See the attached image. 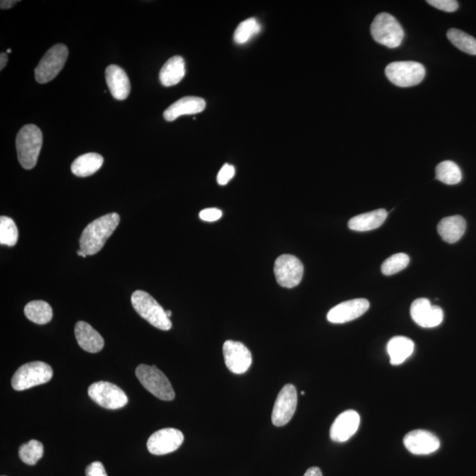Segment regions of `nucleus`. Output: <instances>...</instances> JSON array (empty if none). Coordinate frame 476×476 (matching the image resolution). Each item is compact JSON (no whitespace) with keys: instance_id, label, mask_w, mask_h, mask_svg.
I'll return each instance as SVG.
<instances>
[{"instance_id":"f257e3e1","label":"nucleus","mask_w":476,"mask_h":476,"mask_svg":"<svg viewBox=\"0 0 476 476\" xmlns=\"http://www.w3.org/2000/svg\"><path fill=\"white\" fill-rule=\"evenodd\" d=\"M120 217L118 214L111 213L89 223L79 239V247L87 255H95L102 249L106 241L111 237L117 229Z\"/></svg>"},{"instance_id":"f03ea898","label":"nucleus","mask_w":476,"mask_h":476,"mask_svg":"<svg viewBox=\"0 0 476 476\" xmlns=\"http://www.w3.org/2000/svg\"><path fill=\"white\" fill-rule=\"evenodd\" d=\"M42 145V134L35 125H26L16 137V150L19 164L26 170H31L38 164Z\"/></svg>"},{"instance_id":"7ed1b4c3","label":"nucleus","mask_w":476,"mask_h":476,"mask_svg":"<svg viewBox=\"0 0 476 476\" xmlns=\"http://www.w3.org/2000/svg\"><path fill=\"white\" fill-rule=\"evenodd\" d=\"M132 304L141 317L157 328L168 331L172 323L166 315V310L157 303V301L145 291L137 290L132 294Z\"/></svg>"},{"instance_id":"20e7f679","label":"nucleus","mask_w":476,"mask_h":476,"mask_svg":"<svg viewBox=\"0 0 476 476\" xmlns=\"http://www.w3.org/2000/svg\"><path fill=\"white\" fill-rule=\"evenodd\" d=\"M373 39L388 48H397L402 45L404 31L399 22L388 13L376 15L370 26Z\"/></svg>"},{"instance_id":"39448f33","label":"nucleus","mask_w":476,"mask_h":476,"mask_svg":"<svg viewBox=\"0 0 476 476\" xmlns=\"http://www.w3.org/2000/svg\"><path fill=\"white\" fill-rule=\"evenodd\" d=\"M136 376L145 390L161 401L175 399V392L166 376L157 366L141 365L137 367Z\"/></svg>"},{"instance_id":"423d86ee","label":"nucleus","mask_w":476,"mask_h":476,"mask_svg":"<svg viewBox=\"0 0 476 476\" xmlns=\"http://www.w3.org/2000/svg\"><path fill=\"white\" fill-rule=\"evenodd\" d=\"M51 367L44 362H31L19 367L12 379L13 388L16 391L44 385L52 379Z\"/></svg>"},{"instance_id":"0eeeda50","label":"nucleus","mask_w":476,"mask_h":476,"mask_svg":"<svg viewBox=\"0 0 476 476\" xmlns=\"http://www.w3.org/2000/svg\"><path fill=\"white\" fill-rule=\"evenodd\" d=\"M425 74V66L415 61L392 62L386 68V77L399 88L414 87L421 84Z\"/></svg>"},{"instance_id":"6e6552de","label":"nucleus","mask_w":476,"mask_h":476,"mask_svg":"<svg viewBox=\"0 0 476 476\" xmlns=\"http://www.w3.org/2000/svg\"><path fill=\"white\" fill-rule=\"evenodd\" d=\"M68 58V49L59 44L49 49L35 69V81L40 84H48L57 77Z\"/></svg>"},{"instance_id":"1a4fd4ad","label":"nucleus","mask_w":476,"mask_h":476,"mask_svg":"<svg viewBox=\"0 0 476 476\" xmlns=\"http://www.w3.org/2000/svg\"><path fill=\"white\" fill-rule=\"evenodd\" d=\"M88 393L92 401L106 409L122 408L128 403L127 396L123 390L110 382L92 383Z\"/></svg>"},{"instance_id":"9d476101","label":"nucleus","mask_w":476,"mask_h":476,"mask_svg":"<svg viewBox=\"0 0 476 476\" xmlns=\"http://www.w3.org/2000/svg\"><path fill=\"white\" fill-rule=\"evenodd\" d=\"M273 270L280 286L292 289L302 282L304 269L303 263L296 256L283 254L278 257Z\"/></svg>"},{"instance_id":"9b49d317","label":"nucleus","mask_w":476,"mask_h":476,"mask_svg":"<svg viewBox=\"0 0 476 476\" xmlns=\"http://www.w3.org/2000/svg\"><path fill=\"white\" fill-rule=\"evenodd\" d=\"M297 406V392L295 386L287 383L280 390L274 403L272 422L277 427H282L289 422L295 414Z\"/></svg>"},{"instance_id":"f8f14e48","label":"nucleus","mask_w":476,"mask_h":476,"mask_svg":"<svg viewBox=\"0 0 476 476\" xmlns=\"http://www.w3.org/2000/svg\"><path fill=\"white\" fill-rule=\"evenodd\" d=\"M184 434L180 429H161L148 438L147 447L150 454L165 455L177 451L184 442Z\"/></svg>"},{"instance_id":"ddd939ff","label":"nucleus","mask_w":476,"mask_h":476,"mask_svg":"<svg viewBox=\"0 0 476 476\" xmlns=\"http://www.w3.org/2000/svg\"><path fill=\"white\" fill-rule=\"evenodd\" d=\"M223 356L227 368L234 374H244L253 363V356L242 342L227 340L223 344Z\"/></svg>"},{"instance_id":"4468645a","label":"nucleus","mask_w":476,"mask_h":476,"mask_svg":"<svg viewBox=\"0 0 476 476\" xmlns=\"http://www.w3.org/2000/svg\"><path fill=\"white\" fill-rule=\"evenodd\" d=\"M410 314L413 320L423 328L438 326L444 319V312L441 307L432 306L431 301L426 299L415 300L411 304Z\"/></svg>"},{"instance_id":"2eb2a0df","label":"nucleus","mask_w":476,"mask_h":476,"mask_svg":"<svg viewBox=\"0 0 476 476\" xmlns=\"http://www.w3.org/2000/svg\"><path fill=\"white\" fill-rule=\"evenodd\" d=\"M405 447L415 455H428L438 451L441 441L438 436L425 429H415L403 439Z\"/></svg>"},{"instance_id":"dca6fc26","label":"nucleus","mask_w":476,"mask_h":476,"mask_svg":"<svg viewBox=\"0 0 476 476\" xmlns=\"http://www.w3.org/2000/svg\"><path fill=\"white\" fill-rule=\"evenodd\" d=\"M370 308L368 300L353 299L340 303L327 313V320L333 324H344L358 319Z\"/></svg>"},{"instance_id":"f3484780","label":"nucleus","mask_w":476,"mask_h":476,"mask_svg":"<svg viewBox=\"0 0 476 476\" xmlns=\"http://www.w3.org/2000/svg\"><path fill=\"white\" fill-rule=\"evenodd\" d=\"M359 425L358 413L355 410H347L333 422L330 429V438L333 442H347L358 431Z\"/></svg>"},{"instance_id":"a211bd4d","label":"nucleus","mask_w":476,"mask_h":476,"mask_svg":"<svg viewBox=\"0 0 476 476\" xmlns=\"http://www.w3.org/2000/svg\"><path fill=\"white\" fill-rule=\"evenodd\" d=\"M105 79L112 97L119 101H124L128 97L131 82L124 69L116 65H109L105 70Z\"/></svg>"},{"instance_id":"6ab92c4d","label":"nucleus","mask_w":476,"mask_h":476,"mask_svg":"<svg viewBox=\"0 0 476 476\" xmlns=\"http://www.w3.org/2000/svg\"><path fill=\"white\" fill-rule=\"evenodd\" d=\"M206 108L204 99L196 97H187L175 102L170 107L165 110L164 117L165 120L172 122L184 115H194L200 113Z\"/></svg>"},{"instance_id":"aec40b11","label":"nucleus","mask_w":476,"mask_h":476,"mask_svg":"<svg viewBox=\"0 0 476 476\" xmlns=\"http://www.w3.org/2000/svg\"><path fill=\"white\" fill-rule=\"evenodd\" d=\"M75 336L79 346L88 353L100 352L104 347V340L89 324L79 322L75 326Z\"/></svg>"},{"instance_id":"412c9836","label":"nucleus","mask_w":476,"mask_h":476,"mask_svg":"<svg viewBox=\"0 0 476 476\" xmlns=\"http://www.w3.org/2000/svg\"><path fill=\"white\" fill-rule=\"evenodd\" d=\"M467 223L461 216H452L444 218L438 225V232L442 239L448 244H454L465 234Z\"/></svg>"},{"instance_id":"4be33fe9","label":"nucleus","mask_w":476,"mask_h":476,"mask_svg":"<svg viewBox=\"0 0 476 476\" xmlns=\"http://www.w3.org/2000/svg\"><path fill=\"white\" fill-rule=\"evenodd\" d=\"M388 218V212L383 208L358 214L349 221V228L355 231H369L378 229Z\"/></svg>"},{"instance_id":"5701e85b","label":"nucleus","mask_w":476,"mask_h":476,"mask_svg":"<svg viewBox=\"0 0 476 476\" xmlns=\"http://www.w3.org/2000/svg\"><path fill=\"white\" fill-rule=\"evenodd\" d=\"M185 75V63L184 58L180 56H175L165 63L159 74L161 84L164 87H172V86L180 84Z\"/></svg>"},{"instance_id":"b1692460","label":"nucleus","mask_w":476,"mask_h":476,"mask_svg":"<svg viewBox=\"0 0 476 476\" xmlns=\"http://www.w3.org/2000/svg\"><path fill=\"white\" fill-rule=\"evenodd\" d=\"M415 349V343L404 336L393 337L388 344V352L392 365H399L404 363Z\"/></svg>"},{"instance_id":"393cba45","label":"nucleus","mask_w":476,"mask_h":476,"mask_svg":"<svg viewBox=\"0 0 476 476\" xmlns=\"http://www.w3.org/2000/svg\"><path fill=\"white\" fill-rule=\"evenodd\" d=\"M104 164V157L101 154L88 153L76 158L72 164L71 170L75 176L86 177L97 172Z\"/></svg>"},{"instance_id":"a878e982","label":"nucleus","mask_w":476,"mask_h":476,"mask_svg":"<svg viewBox=\"0 0 476 476\" xmlns=\"http://www.w3.org/2000/svg\"><path fill=\"white\" fill-rule=\"evenodd\" d=\"M24 313L31 322L38 325H45L52 319L53 312L51 306L45 301H32L26 304Z\"/></svg>"},{"instance_id":"bb28decb","label":"nucleus","mask_w":476,"mask_h":476,"mask_svg":"<svg viewBox=\"0 0 476 476\" xmlns=\"http://www.w3.org/2000/svg\"><path fill=\"white\" fill-rule=\"evenodd\" d=\"M436 178L445 184H457L462 180L461 168L452 161H444L436 167Z\"/></svg>"},{"instance_id":"cd10ccee","label":"nucleus","mask_w":476,"mask_h":476,"mask_svg":"<svg viewBox=\"0 0 476 476\" xmlns=\"http://www.w3.org/2000/svg\"><path fill=\"white\" fill-rule=\"evenodd\" d=\"M447 38L461 51L476 56V39L470 35L459 29H451L447 32Z\"/></svg>"},{"instance_id":"c85d7f7f","label":"nucleus","mask_w":476,"mask_h":476,"mask_svg":"<svg viewBox=\"0 0 476 476\" xmlns=\"http://www.w3.org/2000/svg\"><path fill=\"white\" fill-rule=\"evenodd\" d=\"M44 455V445L38 441H31L21 445L19 456L26 465L34 466Z\"/></svg>"},{"instance_id":"c756f323","label":"nucleus","mask_w":476,"mask_h":476,"mask_svg":"<svg viewBox=\"0 0 476 476\" xmlns=\"http://www.w3.org/2000/svg\"><path fill=\"white\" fill-rule=\"evenodd\" d=\"M261 26L255 18H249L241 22L234 33V41L237 45L246 44L253 36L259 34Z\"/></svg>"},{"instance_id":"7c9ffc66","label":"nucleus","mask_w":476,"mask_h":476,"mask_svg":"<svg viewBox=\"0 0 476 476\" xmlns=\"http://www.w3.org/2000/svg\"><path fill=\"white\" fill-rule=\"evenodd\" d=\"M19 232L15 221L11 218H0V244L2 246H15L18 242Z\"/></svg>"},{"instance_id":"2f4dec72","label":"nucleus","mask_w":476,"mask_h":476,"mask_svg":"<svg viewBox=\"0 0 476 476\" xmlns=\"http://www.w3.org/2000/svg\"><path fill=\"white\" fill-rule=\"evenodd\" d=\"M409 257L405 253H397L389 257L382 264L381 271L385 276H392L404 270L409 264Z\"/></svg>"},{"instance_id":"473e14b6","label":"nucleus","mask_w":476,"mask_h":476,"mask_svg":"<svg viewBox=\"0 0 476 476\" xmlns=\"http://www.w3.org/2000/svg\"><path fill=\"white\" fill-rule=\"evenodd\" d=\"M427 3L436 9L447 13H454L459 8V3L455 0H428Z\"/></svg>"},{"instance_id":"72a5a7b5","label":"nucleus","mask_w":476,"mask_h":476,"mask_svg":"<svg viewBox=\"0 0 476 476\" xmlns=\"http://www.w3.org/2000/svg\"><path fill=\"white\" fill-rule=\"evenodd\" d=\"M236 173V170H235L234 166L230 164H224L221 167L219 173L217 175V182L220 185H226L229 182L232 180Z\"/></svg>"},{"instance_id":"f704fd0d","label":"nucleus","mask_w":476,"mask_h":476,"mask_svg":"<svg viewBox=\"0 0 476 476\" xmlns=\"http://www.w3.org/2000/svg\"><path fill=\"white\" fill-rule=\"evenodd\" d=\"M221 216H223V212L218 208H206L200 213V219L208 223L216 221L221 219Z\"/></svg>"},{"instance_id":"c9c22d12","label":"nucleus","mask_w":476,"mask_h":476,"mask_svg":"<svg viewBox=\"0 0 476 476\" xmlns=\"http://www.w3.org/2000/svg\"><path fill=\"white\" fill-rule=\"evenodd\" d=\"M86 476H108V475L102 463L95 461L86 468Z\"/></svg>"},{"instance_id":"e433bc0d","label":"nucleus","mask_w":476,"mask_h":476,"mask_svg":"<svg viewBox=\"0 0 476 476\" xmlns=\"http://www.w3.org/2000/svg\"><path fill=\"white\" fill-rule=\"evenodd\" d=\"M303 476H323L319 468L312 467L306 472Z\"/></svg>"},{"instance_id":"4c0bfd02","label":"nucleus","mask_w":476,"mask_h":476,"mask_svg":"<svg viewBox=\"0 0 476 476\" xmlns=\"http://www.w3.org/2000/svg\"><path fill=\"white\" fill-rule=\"evenodd\" d=\"M19 1H13V0H2L1 2H0V8L1 9H9L13 8V6H15L16 4H17Z\"/></svg>"},{"instance_id":"58836bf2","label":"nucleus","mask_w":476,"mask_h":476,"mask_svg":"<svg viewBox=\"0 0 476 476\" xmlns=\"http://www.w3.org/2000/svg\"><path fill=\"white\" fill-rule=\"evenodd\" d=\"M8 57L6 53L2 52L0 54V70H3L6 68V64H8Z\"/></svg>"},{"instance_id":"ea45409f","label":"nucleus","mask_w":476,"mask_h":476,"mask_svg":"<svg viewBox=\"0 0 476 476\" xmlns=\"http://www.w3.org/2000/svg\"><path fill=\"white\" fill-rule=\"evenodd\" d=\"M77 254L79 256H81L82 257H86L88 256L87 254H86L84 251L81 250L78 251Z\"/></svg>"},{"instance_id":"a19ab883","label":"nucleus","mask_w":476,"mask_h":476,"mask_svg":"<svg viewBox=\"0 0 476 476\" xmlns=\"http://www.w3.org/2000/svg\"><path fill=\"white\" fill-rule=\"evenodd\" d=\"M166 315L168 317V319H170V317L172 315V312H170V310H166Z\"/></svg>"},{"instance_id":"79ce46f5","label":"nucleus","mask_w":476,"mask_h":476,"mask_svg":"<svg viewBox=\"0 0 476 476\" xmlns=\"http://www.w3.org/2000/svg\"><path fill=\"white\" fill-rule=\"evenodd\" d=\"M11 52H12V49H8V51H6V53H11Z\"/></svg>"},{"instance_id":"37998d69","label":"nucleus","mask_w":476,"mask_h":476,"mask_svg":"<svg viewBox=\"0 0 476 476\" xmlns=\"http://www.w3.org/2000/svg\"><path fill=\"white\" fill-rule=\"evenodd\" d=\"M301 395H306V392H304L303 391L302 392H301Z\"/></svg>"},{"instance_id":"c03bdc74","label":"nucleus","mask_w":476,"mask_h":476,"mask_svg":"<svg viewBox=\"0 0 476 476\" xmlns=\"http://www.w3.org/2000/svg\"><path fill=\"white\" fill-rule=\"evenodd\" d=\"M2 476H5V475H2Z\"/></svg>"}]
</instances>
